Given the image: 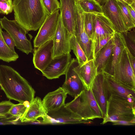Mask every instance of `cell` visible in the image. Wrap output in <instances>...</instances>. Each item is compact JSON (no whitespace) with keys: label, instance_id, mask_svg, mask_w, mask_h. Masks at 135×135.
<instances>
[{"label":"cell","instance_id":"34","mask_svg":"<svg viewBox=\"0 0 135 135\" xmlns=\"http://www.w3.org/2000/svg\"><path fill=\"white\" fill-rule=\"evenodd\" d=\"M14 104L9 100L0 102V116H7L10 110Z\"/></svg>","mask_w":135,"mask_h":135},{"label":"cell","instance_id":"40","mask_svg":"<svg viewBox=\"0 0 135 135\" xmlns=\"http://www.w3.org/2000/svg\"><path fill=\"white\" fill-rule=\"evenodd\" d=\"M125 3L129 5L135 2V0H121Z\"/></svg>","mask_w":135,"mask_h":135},{"label":"cell","instance_id":"39","mask_svg":"<svg viewBox=\"0 0 135 135\" xmlns=\"http://www.w3.org/2000/svg\"><path fill=\"white\" fill-rule=\"evenodd\" d=\"M126 7L133 20L135 21V10L134 9L131 5L126 3Z\"/></svg>","mask_w":135,"mask_h":135},{"label":"cell","instance_id":"29","mask_svg":"<svg viewBox=\"0 0 135 135\" xmlns=\"http://www.w3.org/2000/svg\"><path fill=\"white\" fill-rule=\"evenodd\" d=\"M29 105L27 103H21L14 104L10 110L8 114L20 118L25 113Z\"/></svg>","mask_w":135,"mask_h":135},{"label":"cell","instance_id":"13","mask_svg":"<svg viewBox=\"0 0 135 135\" xmlns=\"http://www.w3.org/2000/svg\"><path fill=\"white\" fill-rule=\"evenodd\" d=\"M53 42L51 39L37 47H34L33 62L35 68L41 72L52 59Z\"/></svg>","mask_w":135,"mask_h":135},{"label":"cell","instance_id":"44","mask_svg":"<svg viewBox=\"0 0 135 135\" xmlns=\"http://www.w3.org/2000/svg\"><path fill=\"white\" fill-rule=\"evenodd\" d=\"M7 116H0V119H1V118H5L7 117Z\"/></svg>","mask_w":135,"mask_h":135},{"label":"cell","instance_id":"19","mask_svg":"<svg viewBox=\"0 0 135 135\" xmlns=\"http://www.w3.org/2000/svg\"><path fill=\"white\" fill-rule=\"evenodd\" d=\"M91 89L94 97L102 112L104 117L105 114L107 100L105 88L104 73L98 74L96 75Z\"/></svg>","mask_w":135,"mask_h":135},{"label":"cell","instance_id":"20","mask_svg":"<svg viewBox=\"0 0 135 135\" xmlns=\"http://www.w3.org/2000/svg\"><path fill=\"white\" fill-rule=\"evenodd\" d=\"M104 74V85L107 99L110 95H116L135 103V91L119 85L110 76Z\"/></svg>","mask_w":135,"mask_h":135},{"label":"cell","instance_id":"16","mask_svg":"<svg viewBox=\"0 0 135 135\" xmlns=\"http://www.w3.org/2000/svg\"><path fill=\"white\" fill-rule=\"evenodd\" d=\"M74 69L82 81L85 88L87 90L91 89L93 82L97 75L94 59L90 60L81 65H79L77 60Z\"/></svg>","mask_w":135,"mask_h":135},{"label":"cell","instance_id":"8","mask_svg":"<svg viewBox=\"0 0 135 135\" xmlns=\"http://www.w3.org/2000/svg\"><path fill=\"white\" fill-rule=\"evenodd\" d=\"M60 14L58 9L47 16L34 38V47H38L53 38L56 31Z\"/></svg>","mask_w":135,"mask_h":135},{"label":"cell","instance_id":"23","mask_svg":"<svg viewBox=\"0 0 135 135\" xmlns=\"http://www.w3.org/2000/svg\"><path fill=\"white\" fill-rule=\"evenodd\" d=\"M48 123H80L73 116L64 105L57 111L48 112Z\"/></svg>","mask_w":135,"mask_h":135},{"label":"cell","instance_id":"21","mask_svg":"<svg viewBox=\"0 0 135 135\" xmlns=\"http://www.w3.org/2000/svg\"><path fill=\"white\" fill-rule=\"evenodd\" d=\"M48 113L41 99L37 97L30 103L26 111L20 119L22 122H34L46 115Z\"/></svg>","mask_w":135,"mask_h":135},{"label":"cell","instance_id":"36","mask_svg":"<svg viewBox=\"0 0 135 135\" xmlns=\"http://www.w3.org/2000/svg\"><path fill=\"white\" fill-rule=\"evenodd\" d=\"M19 119H20V118L13 117L10 115V116L9 117L7 116L0 119V124L15 123Z\"/></svg>","mask_w":135,"mask_h":135},{"label":"cell","instance_id":"2","mask_svg":"<svg viewBox=\"0 0 135 135\" xmlns=\"http://www.w3.org/2000/svg\"><path fill=\"white\" fill-rule=\"evenodd\" d=\"M15 20L27 32L36 31L49 15L41 0H14Z\"/></svg>","mask_w":135,"mask_h":135},{"label":"cell","instance_id":"28","mask_svg":"<svg viewBox=\"0 0 135 135\" xmlns=\"http://www.w3.org/2000/svg\"><path fill=\"white\" fill-rule=\"evenodd\" d=\"M122 33L124 38L127 47L135 57V27Z\"/></svg>","mask_w":135,"mask_h":135},{"label":"cell","instance_id":"5","mask_svg":"<svg viewBox=\"0 0 135 135\" xmlns=\"http://www.w3.org/2000/svg\"><path fill=\"white\" fill-rule=\"evenodd\" d=\"M126 47L120 61L114 68L113 75L110 76L119 85L135 91V73L131 65Z\"/></svg>","mask_w":135,"mask_h":135},{"label":"cell","instance_id":"15","mask_svg":"<svg viewBox=\"0 0 135 135\" xmlns=\"http://www.w3.org/2000/svg\"><path fill=\"white\" fill-rule=\"evenodd\" d=\"M103 13L110 21L116 31L128 30L121 16L116 0H108L102 5Z\"/></svg>","mask_w":135,"mask_h":135},{"label":"cell","instance_id":"24","mask_svg":"<svg viewBox=\"0 0 135 135\" xmlns=\"http://www.w3.org/2000/svg\"><path fill=\"white\" fill-rule=\"evenodd\" d=\"M2 28L0 24V60L8 62L15 61L19 58V56L6 44L2 35Z\"/></svg>","mask_w":135,"mask_h":135},{"label":"cell","instance_id":"9","mask_svg":"<svg viewBox=\"0 0 135 135\" xmlns=\"http://www.w3.org/2000/svg\"><path fill=\"white\" fill-rule=\"evenodd\" d=\"M91 14L93 22L91 38L92 51V49L98 40L107 36L113 35L116 31L110 21L103 13Z\"/></svg>","mask_w":135,"mask_h":135},{"label":"cell","instance_id":"26","mask_svg":"<svg viewBox=\"0 0 135 135\" xmlns=\"http://www.w3.org/2000/svg\"><path fill=\"white\" fill-rule=\"evenodd\" d=\"M123 21L128 30L135 27L134 21L126 7V3L121 0H116Z\"/></svg>","mask_w":135,"mask_h":135},{"label":"cell","instance_id":"38","mask_svg":"<svg viewBox=\"0 0 135 135\" xmlns=\"http://www.w3.org/2000/svg\"><path fill=\"white\" fill-rule=\"evenodd\" d=\"M126 49L131 65L134 72L135 73V57L131 53L127 47Z\"/></svg>","mask_w":135,"mask_h":135},{"label":"cell","instance_id":"27","mask_svg":"<svg viewBox=\"0 0 135 135\" xmlns=\"http://www.w3.org/2000/svg\"><path fill=\"white\" fill-rule=\"evenodd\" d=\"M85 13H103L102 6L94 0H78Z\"/></svg>","mask_w":135,"mask_h":135},{"label":"cell","instance_id":"10","mask_svg":"<svg viewBox=\"0 0 135 135\" xmlns=\"http://www.w3.org/2000/svg\"><path fill=\"white\" fill-rule=\"evenodd\" d=\"M71 35L64 26L60 14L56 31L53 38L52 59L70 53Z\"/></svg>","mask_w":135,"mask_h":135},{"label":"cell","instance_id":"3","mask_svg":"<svg viewBox=\"0 0 135 135\" xmlns=\"http://www.w3.org/2000/svg\"><path fill=\"white\" fill-rule=\"evenodd\" d=\"M72 101L64 107L71 113L74 117L81 123L85 121L104 118L103 114L97 104L91 89H84Z\"/></svg>","mask_w":135,"mask_h":135},{"label":"cell","instance_id":"7","mask_svg":"<svg viewBox=\"0 0 135 135\" xmlns=\"http://www.w3.org/2000/svg\"><path fill=\"white\" fill-rule=\"evenodd\" d=\"M75 4L76 21L74 35L89 60L93 58L91 41L85 29V12L81 7L78 0H76Z\"/></svg>","mask_w":135,"mask_h":135},{"label":"cell","instance_id":"25","mask_svg":"<svg viewBox=\"0 0 135 135\" xmlns=\"http://www.w3.org/2000/svg\"><path fill=\"white\" fill-rule=\"evenodd\" d=\"M70 47L75 56L79 65H82L88 61L84 51L74 35L71 36Z\"/></svg>","mask_w":135,"mask_h":135},{"label":"cell","instance_id":"30","mask_svg":"<svg viewBox=\"0 0 135 135\" xmlns=\"http://www.w3.org/2000/svg\"><path fill=\"white\" fill-rule=\"evenodd\" d=\"M113 35L107 36L98 40L92 49V56L94 58L97 54L108 42L112 38Z\"/></svg>","mask_w":135,"mask_h":135},{"label":"cell","instance_id":"18","mask_svg":"<svg viewBox=\"0 0 135 135\" xmlns=\"http://www.w3.org/2000/svg\"><path fill=\"white\" fill-rule=\"evenodd\" d=\"M67 93L61 87L49 93L42 101L43 105L48 112L57 111L65 104Z\"/></svg>","mask_w":135,"mask_h":135},{"label":"cell","instance_id":"43","mask_svg":"<svg viewBox=\"0 0 135 135\" xmlns=\"http://www.w3.org/2000/svg\"><path fill=\"white\" fill-rule=\"evenodd\" d=\"M108 0H103L102 5H103L104 3L106 2H107Z\"/></svg>","mask_w":135,"mask_h":135},{"label":"cell","instance_id":"35","mask_svg":"<svg viewBox=\"0 0 135 135\" xmlns=\"http://www.w3.org/2000/svg\"><path fill=\"white\" fill-rule=\"evenodd\" d=\"M2 34L5 43L12 51L16 52L15 50V44L10 34L6 31H2Z\"/></svg>","mask_w":135,"mask_h":135},{"label":"cell","instance_id":"14","mask_svg":"<svg viewBox=\"0 0 135 135\" xmlns=\"http://www.w3.org/2000/svg\"><path fill=\"white\" fill-rule=\"evenodd\" d=\"M60 15L63 25L71 35L75 34L76 21V0H60Z\"/></svg>","mask_w":135,"mask_h":135},{"label":"cell","instance_id":"12","mask_svg":"<svg viewBox=\"0 0 135 135\" xmlns=\"http://www.w3.org/2000/svg\"><path fill=\"white\" fill-rule=\"evenodd\" d=\"M77 59H72L65 74V81L62 87L68 94L75 98L84 89V85L74 70Z\"/></svg>","mask_w":135,"mask_h":135},{"label":"cell","instance_id":"33","mask_svg":"<svg viewBox=\"0 0 135 135\" xmlns=\"http://www.w3.org/2000/svg\"><path fill=\"white\" fill-rule=\"evenodd\" d=\"M84 26L86 31L91 40L93 31V22L91 13L85 12Z\"/></svg>","mask_w":135,"mask_h":135},{"label":"cell","instance_id":"4","mask_svg":"<svg viewBox=\"0 0 135 135\" xmlns=\"http://www.w3.org/2000/svg\"><path fill=\"white\" fill-rule=\"evenodd\" d=\"M103 119L102 124L114 121L135 120V103L121 96L110 95L107 98L105 114Z\"/></svg>","mask_w":135,"mask_h":135},{"label":"cell","instance_id":"42","mask_svg":"<svg viewBox=\"0 0 135 135\" xmlns=\"http://www.w3.org/2000/svg\"><path fill=\"white\" fill-rule=\"evenodd\" d=\"M131 5L133 9L135 10V2H134Z\"/></svg>","mask_w":135,"mask_h":135},{"label":"cell","instance_id":"31","mask_svg":"<svg viewBox=\"0 0 135 135\" xmlns=\"http://www.w3.org/2000/svg\"><path fill=\"white\" fill-rule=\"evenodd\" d=\"M43 5L49 15L59 9L60 2L58 0H41Z\"/></svg>","mask_w":135,"mask_h":135},{"label":"cell","instance_id":"41","mask_svg":"<svg viewBox=\"0 0 135 135\" xmlns=\"http://www.w3.org/2000/svg\"><path fill=\"white\" fill-rule=\"evenodd\" d=\"M99 3L101 5L102 4L103 0H94Z\"/></svg>","mask_w":135,"mask_h":135},{"label":"cell","instance_id":"22","mask_svg":"<svg viewBox=\"0 0 135 135\" xmlns=\"http://www.w3.org/2000/svg\"><path fill=\"white\" fill-rule=\"evenodd\" d=\"M113 38L99 51L94 58L97 74L103 73L110 60L115 45Z\"/></svg>","mask_w":135,"mask_h":135},{"label":"cell","instance_id":"37","mask_svg":"<svg viewBox=\"0 0 135 135\" xmlns=\"http://www.w3.org/2000/svg\"><path fill=\"white\" fill-rule=\"evenodd\" d=\"M113 125L131 126L135 125V120L132 121L118 120L111 122Z\"/></svg>","mask_w":135,"mask_h":135},{"label":"cell","instance_id":"1","mask_svg":"<svg viewBox=\"0 0 135 135\" xmlns=\"http://www.w3.org/2000/svg\"><path fill=\"white\" fill-rule=\"evenodd\" d=\"M0 86L7 97L20 103H30L35 91L28 81L9 66L0 65Z\"/></svg>","mask_w":135,"mask_h":135},{"label":"cell","instance_id":"17","mask_svg":"<svg viewBox=\"0 0 135 135\" xmlns=\"http://www.w3.org/2000/svg\"><path fill=\"white\" fill-rule=\"evenodd\" d=\"M113 38L115 45L110 60L103 73L110 76L113 75L114 68L120 61L123 52L127 47L122 33L115 31Z\"/></svg>","mask_w":135,"mask_h":135},{"label":"cell","instance_id":"6","mask_svg":"<svg viewBox=\"0 0 135 135\" xmlns=\"http://www.w3.org/2000/svg\"><path fill=\"white\" fill-rule=\"evenodd\" d=\"M0 24L11 35L17 49L27 55L32 52L33 49L31 43L26 36L27 31L16 21L8 20L4 16L0 18Z\"/></svg>","mask_w":135,"mask_h":135},{"label":"cell","instance_id":"11","mask_svg":"<svg viewBox=\"0 0 135 135\" xmlns=\"http://www.w3.org/2000/svg\"><path fill=\"white\" fill-rule=\"evenodd\" d=\"M70 53L64 54L52 59L42 71L43 75L49 79L59 78L65 75L72 60Z\"/></svg>","mask_w":135,"mask_h":135},{"label":"cell","instance_id":"32","mask_svg":"<svg viewBox=\"0 0 135 135\" xmlns=\"http://www.w3.org/2000/svg\"><path fill=\"white\" fill-rule=\"evenodd\" d=\"M13 10L12 0H0V14L8 15Z\"/></svg>","mask_w":135,"mask_h":135}]
</instances>
